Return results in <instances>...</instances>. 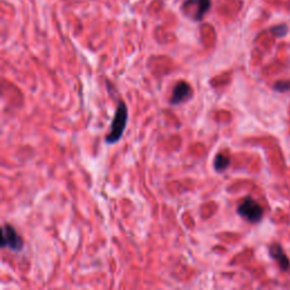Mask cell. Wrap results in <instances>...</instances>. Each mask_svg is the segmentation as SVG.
I'll use <instances>...</instances> for the list:
<instances>
[{
    "mask_svg": "<svg viewBox=\"0 0 290 290\" xmlns=\"http://www.w3.org/2000/svg\"><path fill=\"white\" fill-rule=\"evenodd\" d=\"M275 88L280 92H284L287 90H290V82H278L275 84Z\"/></svg>",
    "mask_w": 290,
    "mask_h": 290,
    "instance_id": "ba28073f",
    "label": "cell"
},
{
    "mask_svg": "<svg viewBox=\"0 0 290 290\" xmlns=\"http://www.w3.org/2000/svg\"><path fill=\"white\" fill-rule=\"evenodd\" d=\"M211 7L212 0H184L180 10L184 13L188 10H194L193 14L190 15L191 19L195 22H201L211 10Z\"/></svg>",
    "mask_w": 290,
    "mask_h": 290,
    "instance_id": "3957f363",
    "label": "cell"
},
{
    "mask_svg": "<svg viewBox=\"0 0 290 290\" xmlns=\"http://www.w3.org/2000/svg\"><path fill=\"white\" fill-rule=\"evenodd\" d=\"M285 29H287V28H285L284 25H281V26H276V28H273V29H272V31H273L274 34L281 37V35L284 34V32H281V30H285Z\"/></svg>",
    "mask_w": 290,
    "mask_h": 290,
    "instance_id": "9c48e42d",
    "label": "cell"
},
{
    "mask_svg": "<svg viewBox=\"0 0 290 290\" xmlns=\"http://www.w3.org/2000/svg\"><path fill=\"white\" fill-rule=\"evenodd\" d=\"M229 166H230V158L228 155H226L224 153H219L216 155V158L213 160V167L216 169V171L218 172L225 171Z\"/></svg>",
    "mask_w": 290,
    "mask_h": 290,
    "instance_id": "52a82bcc",
    "label": "cell"
},
{
    "mask_svg": "<svg viewBox=\"0 0 290 290\" xmlns=\"http://www.w3.org/2000/svg\"><path fill=\"white\" fill-rule=\"evenodd\" d=\"M191 96H193L191 86L187 82L180 81L176 84L175 87H173L170 104L173 106L184 104V102L188 101Z\"/></svg>",
    "mask_w": 290,
    "mask_h": 290,
    "instance_id": "5b68a950",
    "label": "cell"
},
{
    "mask_svg": "<svg viewBox=\"0 0 290 290\" xmlns=\"http://www.w3.org/2000/svg\"><path fill=\"white\" fill-rule=\"evenodd\" d=\"M237 212L240 217L244 218L245 220L252 222V224H256L263 217L262 207L252 198L245 199L243 202L239 204Z\"/></svg>",
    "mask_w": 290,
    "mask_h": 290,
    "instance_id": "7a4b0ae2",
    "label": "cell"
},
{
    "mask_svg": "<svg viewBox=\"0 0 290 290\" xmlns=\"http://www.w3.org/2000/svg\"><path fill=\"white\" fill-rule=\"evenodd\" d=\"M269 251H270V255L272 256V258H274L276 263H278V265L280 266L281 270H283V271L290 270L289 258L287 255H285L284 251L279 244L272 245V246H270Z\"/></svg>",
    "mask_w": 290,
    "mask_h": 290,
    "instance_id": "8992f818",
    "label": "cell"
},
{
    "mask_svg": "<svg viewBox=\"0 0 290 290\" xmlns=\"http://www.w3.org/2000/svg\"><path fill=\"white\" fill-rule=\"evenodd\" d=\"M24 246L23 239L17 234L12 225H4L2 229V247L10 248L14 252H20Z\"/></svg>",
    "mask_w": 290,
    "mask_h": 290,
    "instance_id": "277c9868",
    "label": "cell"
},
{
    "mask_svg": "<svg viewBox=\"0 0 290 290\" xmlns=\"http://www.w3.org/2000/svg\"><path fill=\"white\" fill-rule=\"evenodd\" d=\"M127 120H128L127 106L125 105L124 101H119L114 116L113 123H111V129L108 133V135L106 136L107 144H115V143L120 141V138H122L125 132V128H126Z\"/></svg>",
    "mask_w": 290,
    "mask_h": 290,
    "instance_id": "6da1fadb",
    "label": "cell"
}]
</instances>
